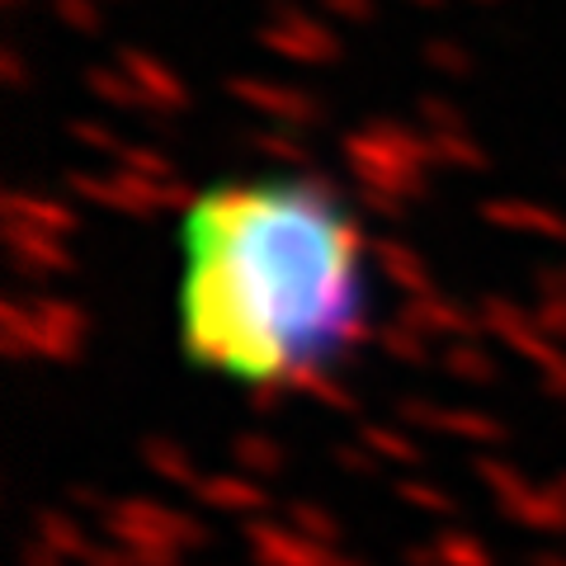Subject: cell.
Listing matches in <instances>:
<instances>
[{"mask_svg":"<svg viewBox=\"0 0 566 566\" xmlns=\"http://www.w3.org/2000/svg\"><path fill=\"white\" fill-rule=\"evenodd\" d=\"M374 251L331 180L255 170L203 185L175 227V340L193 374L279 392L359 345Z\"/></svg>","mask_w":566,"mask_h":566,"instance_id":"cell-1","label":"cell"}]
</instances>
